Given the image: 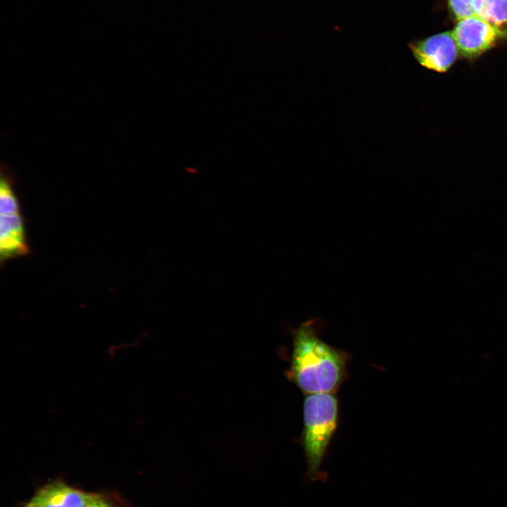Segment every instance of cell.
<instances>
[{
	"instance_id": "1",
	"label": "cell",
	"mask_w": 507,
	"mask_h": 507,
	"mask_svg": "<svg viewBox=\"0 0 507 507\" xmlns=\"http://www.w3.org/2000/svg\"><path fill=\"white\" fill-rule=\"evenodd\" d=\"M315 321L308 320L293 333L288 377L306 394L334 393L345 376L349 355L323 342Z\"/></svg>"
},
{
	"instance_id": "9",
	"label": "cell",
	"mask_w": 507,
	"mask_h": 507,
	"mask_svg": "<svg viewBox=\"0 0 507 507\" xmlns=\"http://www.w3.org/2000/svg\"><path fill=\"white\" fill-rule=\"evenodd\" d=\"M90 507H111L108 503L99 497Z\"/></svg>"
},
{
	"instance_id": "5",
	"label": "cell",
	"mask_w": 507,
	"mask_h": 507,
	"mask_svg": "<svg viewBox=\"0 0 507 507\" xmlns=\"http://www.w3.org/2000/svg\"><path fill=\"white\" fill-rule=\"evenodd\" d=\"M99 497L57 482L43 487L32 501L39 507H90Z\"/></svg>"
},
{
	"instance_id": "8",
	"label": "cell",
	"mask_w": 507,
	"mask_h": 507,
	"mask_svg": "<svg viewBox=\"0 0 507 507\" xmlns=\"http://www.w3.org/2000/svg\"><path fill=\"white\" fill-rule=\"evenodd\" d=\"M470 0H448L449 6L457 20L472 16L470 8Z\"/></svg>"
},
{
	"instance_id": "2",
	"label": "cell",
	"mask_w": 507,
	"mask_h": 507,
	"mask_svg": "<svg viewBox=\"0 0 507 507\" xmlns=\"http://www.w3.org/2000/svg\"><path fill=\"white\" fill-rule=\"evenodd\" d=\"M301 444L307 464V476L314 481L322 477L320 468L337 429L339 404L334 393L306 394L303 406Z\"/></svg>"
},
{
	"instance_id": "7",
	"label": "cell",
	"mask_w": 507,
	"mask_h": 507,
	"mask_svg": "<svg viewBox=\"0 0 507 507\" xmlns=\"http://www.w3.org/2000/svg\"><path fill=\"white\" fill-rule=\"evenodd\" d=\"M470 8L488 23L501 39H507V0H470Z\"/></svg>"
},
{
	"instance_id": "3",
	"label": "cell",
	"mask_w": 507,
	"mask_h": 507,
	"mask_svg": "<svg viewBox=\"0 0 507 507\" xmlns=\"http://www.w3.org/2000/svg\"><path fill=\"white\" fill-rule=\"evenodd\" d=\"M409 47L421 66L438 73H447L460 54L451 31L413 42Z\"/></svg>"
},
{
	"instance_id": "10",
	"label": "cell",
	"mask_w": 507,
	"mask_h": 507,
	"mask_svg": "<svg viewBox=\"0 0 507 507\" xmlns=\"http://www.w3.org/2000/svg\"><path fill=\"white\" fill-rule=\"evenodd\" d=\"M25 507H39L35 503L31 501Z\"/></svg>"
},
{
	"instance_id": "6",
	"label": "cell",
	"mask_w": 507,
	"mask_h": 507,
	"mask_svg": "<svg viewBox=\"0 0 507 507\" xmlns=\"http://www.w3.org/2000/svg\"><path fill=\"white\" fill-rule=\"evenodd\" d=\"M23 218L19 211L1 214L0 255L7 260L27 254Z\"/></svg>"
},
{
	"instance_id": "4",
	"label": "cell",
	"mask_w": 507,
	"mask_h": 507,
	"mask_svg": "<svg viewBox=\"0 0 507 507\" xmlns=\"http://www.w3.org/2000/svg\"><path fill=\"white\" fill-rule=\"evenodd\" d=\"M457 21L451 31L460 55L467 60L478 58L492 49L501 39L494 28L475 15Z\"/></svg>"
}]
</instances>
